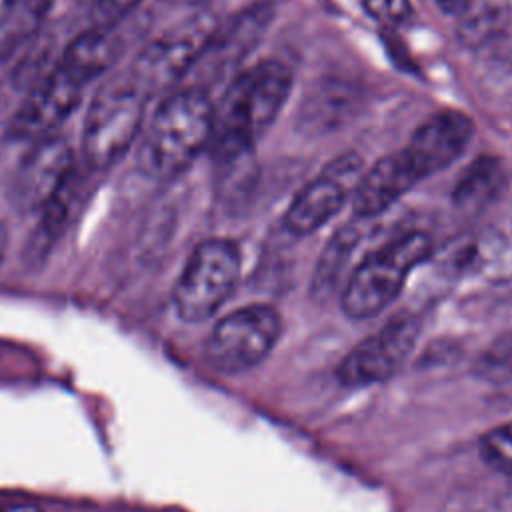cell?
Wrapping results in <instances>:
<instances>
[{
    "mask_svg": "<svg viewBox=\"0 0 512 512\" xmlns=\"http://www.w3.org/2000/svg\"><path fill=\"white\" fill-rule=\"evenodd\" d=\"M474 122L460 110H440L428 116L404 146L422 178L448 168L472 140Z\"/></svg>",
    "mask_w": 512,
    "mask_h": 512,
    "instance_id": "obj_12",
    "label": "cell"
},
{
    "mask_svg": "<svg viewBox=\"0 0 512 512\" xmlns=\"http://www.w3.org/2000/svg\"><path fill=\"white\" fill-rule=\"evenodd\" d=\"M480 454L488 466L512 476V422L488 430L480 438Z\"/></svg>",
    "mask_w": 512,
    "mask_h": 512,
    "instance_id": "obj_18",
    "label": "cell"
},
{
    "mask_svg": "<svg viewBox=\"0 0 512 512\" xmlns=\"http://www.w3.org/2000/svg\"><path fill=\"white\" fill-rule=\"evenodd\" d=\"M506 172L496 156H478L458 176L452 202L460 212L476 214L490 206L504 190Z\"/></svg>",
    "mask_w": 512,
    "mask_h": 512,
    "instance_id": "obj_16",
    "label": "cell"
},
{
    "mask_svg": "<svg viewBox=\"0 0 512 512\" xmlns=\"http://www.w3.org/2000/svg\"><path fill=\"white\" fill-rule=\"evenodd\" d=\"M270 20H272L270 4L250 6L248 10L238 14L226 28L216 30L212 34L198 64H202L208 70V76L212 80L228 76L230 72L236 74V68L240 66V62L260 42L262 34L270 26Z\"/></svg>",
    "mask_w": 512,
    "mask_h": 512,
    "instance_id": "obj_14",
    "label": "cell"
},
{
    "mask_svg": "<svg viewBox=\"0 0 512 512\" xmlns=\"http://www.w3.org/2000/svg\"><path fill=\"white\" fill-rule=\"evenodd\" d=\"M124 52V42L114 30L86 28L74 40L68 42L56 68L70 76L80 86H88L92 80L108 72Z\"/></svg>",
    "mask_w": 512,
    "mask_h": 512,
    "instance_id": "obj_15",
    "label": "cell"
},
{
    "mask_svg": "<svg viewBox=\"0 0 512 512\" xmlns=\"http://www.w3.org/2000/svg\"><path fill=\"white\" fill-rule=\"evenodd\" d=\"M0 512H42L36 504H28V502H18V504H8L2 506Z\"/></svg>",
    "mask_w": 512,
    "mask_h": 512,
    "instance_id": "obj_21",
    "label": "cell"
},
{
    "mask_svg": "<svg viewBox=\"0 0 512 512\" xmlns=\"http://www.w3.org/2000/svg\"><path fill=\"white\" fill-rule=\"evenodd\" d=\"M420 324L402 314L358 342L338 364L336 376L344 386H372L394 376L418 340Z\"/></svg>",
    "mask_w": 512,
    "mask_h": 512,
    "instance_id": "obj_9",
    "label": "cell"
},
{
    "mask_svg": "<svg viewBox=\"0 0 512 512\" xmlns=\"http://www.w3.org/2000/svg\"><path fill=\"white\" fill-rule=\"evenodd\" d=\"M214 32L216 24L206 12L164 28L138 52L130 80L144 96L174 86L198 64Z\"/></svg>",
    "mask_w": 512,
    "mask_h": 512,
    "instance_id": "obj_6",
    "label": "cell"
},
{
    "mask_svg": "<svg viewBox=\"0 0 512 512\" xmlns=\"http://www.w3.org/2000/svg\"><path fill=\"white\" fill-rule=\"evenodd\" d=\"M6 248H8V232H6V226L0 222V264L6 256Z\"/></svg>",
    "mask_w": 512,
    "mask_h": 512,
    "instance_id": "obj_23",
    "label": "cell"
},
{
    "mask_svg": "<svg viewBox=\"0 0 512 512\" xmlns=\"http://www.w3.org/2000/svg\"><path fill=\"white\" fill-rule=\"evenodd\" d=\"M432 252L424 232L410 230L366 254L348 274L342 290V310L356 320L372 318L402 292L412 270Z\"/></svg>",
    "mask_w": 512,
    "mask_h": 512,
    "instance_id": "obj_3",
    "label": "cell"
},
{
    "mask_svg": "<svg viewBox=\"0 0 512 512\" xmlns=\"http://www.w3.org/2000/svg\"><path fill=\"white\" fill-rule=\"evenodd\" d=\"M146 96L134 82H114L92 98L82 128V152L90 168L106 170L130 150L144 122Z\"/></svg>",
    "mask_w": 512,
    "mask_h": 512,
    "instance_id": "obj_4",
    "label": "cell"
},
{
    "mask_svg": "<svg viewBox=\"0 0 512 512\" xmlns=\"http://www.w3.org/2000/svg\"><path fill=\"white\" fill-rule=\"evenodd\" d=\"M364 8L374 20L388 26H398L412 14L410 0H364Z\"/></svg>",
    "mask_w": 512,
    "mask_h": 512,
    "instance_id": "obj_20",
    "label": "cell"
},
{
    "mask_svg": "<svg viewBox=\"0 0 512 512\" xmlns=\"http://www.w3.org/2000/svg\"><path fill=\"white\" fill-rule=\"evenodd\" d=\"M214 104L202 88L168 94L154 112L140 148V164L154 178L184 172L210 146Z\"/></svg>",
    "mask_w": 512,
    "mask_h": 512,
    "instance_id": "obj_2",
    "label": "cell"
},
{
    "mask_svg": "<svg viewBox=\"0 0 512 512\" xmlns=\"http://www.w3.org/2000/svg\"><path fill=\"white\" fill-rule=\"evenodd\" d=\"M418 180H422V174L404 148L382 156L370 168H364L360 176L352 196L354 216L360 220L380 216L412 190Z\"/></svg>",
    "mask_w": 512,
    "mask_h": 512,
    "instance_id": "obj_13",
    "label": "cell"
},
{
    "mask_svg": "<svg viewBox=\"0 0 512 512\" xmlns=\"http://www.w3.org/2000/svg\"><path fill=\"white\" fill-rule=\"evenodd\" d=\"M362 172L364 160L356 152H344L332 158L296 192L286 208L284 226L298 236L322 228L352 200Z\"/></svg>",
    "mask_w": 512,
    "mask_h": 512,
    "instance_id": "obj_8",
    "label": "cell"
},
{
    "mask_svg": "<svg viewBox=\"0 0 512 512\" xmlns=\"http://www.w3.org/2000/svg\"><path fill=\"white\" fill-rule=\"evenodd\" d=\"M74 172V152L60 136H46L34 142V148L16 168L10 198L22 212H42L70 184Z\"/></svg>",
    "mask_w": 512,
    "mask_h": 512,
    "instance_id": "obj_10",
    "label": "cell"
},
{
    "mask_svg": "<svg viewBox=\"0 0 512 512\" xmlns=\"http://www.w3.org/2000/svg\"><path fill=\"white\" fill-rule=\"evenodd\" d=\"M84 86L66 76L60 68H52L26 94L10 122V134L20 140H42L76 110L82 100Z\"/></svg>",
    "mask_w": 512,
    "mask_h": 512,
    "instance_id": "obj_11",
    "label": "cell"
},
{
    "mask_svg": "<svg viewBox=\"0 0 512 512\" xmlns=\"http://www.w3.org/2000/svg\"><path fill=\"white\" fill-rule=\"evenodd\" d=\"M142 0H82L88 28L112 30L124 20Z\"/></svg>",
    "mask_w": 512,
    "mask_h": 512,
    "instance_id": "obj_19",
    "label": "cell"
},
{
    "mask_svg": "<svg viewBox=\"0 0 512 512\" xmlns=\"http://www.w3.org/2000/svg\"><path fill=\"white\" fill-rule=\"evenodd\" d=\"M52 6L54 0H0V58L30 40Z\"/></svg>",
    "mask_w": 512,
    "mask_h": 512,
    "instance_id": "obj_17",
    "label": "cell"
},
{
    "mask_svg": "<svg viewBox=\"0 0 512 512\" xmlns=\"http://www.w3.org/2000/svg\"><path fill=\"white\" fill-rule=\"evenodd\" d=\"M242 258L232 240L208 238L188 256L176 286L174 308L186 322H202L214 316L234 292Z\"/></svg>",
    "mask_w": 512,
    "mask_h": 512,
    "instance_id": "obj_5",
    "label": "cell"
},
{
    "mask_svg": "<svg viewBox=\"0 0 512 512\" xmlns=\"http://www.w3.org/2000/svg\"><path fill=\"white\" fill-rule=\"evenodd\" d=\"M282 332L278 312L268 304H248L226 314L206 340L212 368L236 374L258 366L276 346Z\"/></svg>",
    "mask_w": 512,
    "mask_h": 512,
    "instance_id": "obj_7",
    "label": "cell"
},
{
    "mask_svg": "<svg viewBox=\"0 0 512 512\" xmlns=\"http://www.w3.org/2000/svg\"><path fill=\"white\" fill-rule=\"evenodd\" d=\"M292 88V72L280 60H262L240 70L214 106L212 154L222 162L246 156L272 126Z\"/></svg>",
    "mask_w": 512,
    "mask_h": 512,
    "instance_id": "obj_1",
    "label": "cell"
},
{
    "mask_svg": "<svg viewBox=\"0 0 512 512\" xmlns=\"http://www.w3.org/2000/svg\"><path fill=\"white\" fill-rule=\"evenodd\" d=\"M448 12H460L468 6V0H436Z\"/></svg>",
    "mask_w": 512,
    "mask_h": 512,
    "instance_id": "obj_22",
    "label": "cell"
}]
</instances>
